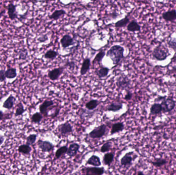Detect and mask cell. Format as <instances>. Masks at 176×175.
I'll return each mask as SVG.
<instances>
[{"label":"cell","mask_w":176,"mask_h":175,"mask_svg":"<svg viewBox=\"0 0 176 175\" xmlns=\"http://www.w3.org/2000/svg\"><path fill=\"white\" fill-rule=\"evenodd\" d=\"M124 51L125 49L123 46L119 45H115L107 51L106 55L112 60L113 64L117 65L124 58Z\"/></svg>","instance_id":"6da1fadb"},{"label":"cell","mask_w":176,"mask_h":175,"mask_svg":"<svg viewBox=\"0 0 176 175\" xmlns=\"http://www.w3.org/2000/svg\"><path fill=\"white\" fill-rule=\"evenodd\" d=\"M169 51L166 48L162 47L161 45L157 46L154 48L152 51V57L154 59L159 61H162L166 60L169 56Z\"/></svg>","instance_id":"7a4b0ae2"},{"label":"cell","mask_w":176,"mask_h":175,"mask_svg":"<svg viewBox=\"0 0 176 175\" xmlns=\"http://www.w3.org/2000/svg\"><path fill=\"white\" fill-rule=\"evenodd\" d=\"M107 128L105 124H101L96 128H94L89 134V136L92 139H100L106 134Z\"/></svg>","instance_id":"3957f363"},{"label":"cell","mask_w":176,"mask_h":175,"mask_svg":"<svg viewBox=\"0 0 176 175\" xmlns=\"http://www.w3.org/2000/svg\"><path fill=\"white\" fill-rule=\"evenodd\" d=\"M116 84L118 89L121 90H128L131 85V81L124 75H121L116 79Z\"/></svg>","instance_id":"277c9868"},{"label":"cell","mask_w":176,"mask_h":175,"mask_svg":"<svg viewBox=\"0 0 176 175\" xmlns=\"http://www.w3.org/2000/svg\"><path fill=\"white\" fill-rule=\"evenodd\" d=\"M161 105L162 107V112H171L176 106V102L171 98H166L161 102Z\"/></svg>","instance_id":"5b68a950"},{"label":"cell","mask_w":176,"mask_h":175,"mask_svg":"<svg viewBox=\"0 0 176 175\" xmlns=\"http://www.w3.org/2000/svg\"><path fill=\"white\" fill-rule=\"evenodd\" d=\"M58 131L62 136H66L73 133V127L68 122L64 123L58 126Z\"/></svg>","instance_id":"8992f818"},{"label":"cell","mask_w":176,"mask_h":175,"mask_svg":"<svg viewBox=\"0 0 176 175\" xmlns=\"http://www.w3.org/2000/svg\"><path fill=\"white\" fill-rule=\"evenodd\" d=\"M38 147L43 152H50L54 149V145L50 141L39 140L37 142Z\"/></svg>","instance_id":"52a82bcc"},{"label":"cell","mask_w":176,"mask_h":175,"mask_svg":"<svg viewBox=\"0 0 176 175\" xmlns=\"http://www.w3.org/2000/svg\"><path fill=\"white\" fill-rule=\"evenodd\" d=\"M54 105V102L52 100H46L41 104L39 106L40 112L42 115L46 116H48V112H49V109L50 107H52Z\"/></svg>","instance_id":"ba28073f"},{"label":"cell","mask_w":176,"mask_h":175,"mask_svg":"<svg viewBox=\"0 0 176 175\" xmlns=\"http://www.w3.org/2000/svg\"><path fill=\"white\" fill-rule=\"evenodd\" d=\"M63 67H62L54 68L48 73V77L51 81L58 80L63 73Z\"/></svg>","instance_id":"9c48e42d"},{"label":"cell","mask_w":176,"mask_h":175,"mask_svg":"<svg viewBox=\"0 0 176 175\" xmlns=\"http://www.w3.org/2000/svg\"><path fill=\"white\" fill-rule=\"evenodd\" d=\"M83 170H85L86 175H103L105 173V169L103 167H89Z\"/></svg>","instance_id":"30bf717a"},{"label":"cell","mask_w":176,"mask_h":175,"mask_svg":"<svg viewBox=\"0 0 176 175\" xmlns=\"http://www.w3.org/2000/svg\"><path fill=\"white\" fill-rule=\"evenodd\" d=\"M75 41L73 38L69 34H65L60 39V44L64 49L69 47L75 44Z\"/></svg>","instance_id":"8fae6325"},{"label":"cell","mask_w":176,"mask_h":175,"mask_svg":"<svg viewBox=\"0 0 176 175\" xmlns=\"http://www.w3.org/2000/svg\"><path fill=\"white\" fill-rule=\"evenodd\" d=\"M134 153L133 151L127 153L121 159V164L122 166L125 167H129L131 166L132 164L133 160V155Z\"/></svg>","instance_id":"7c38bea8"},{"label":"cell","mask_w":176,"mask_h":175,"mask_svg":"<svg viewBox=\"0 0 176 175\" xmlns=\"http://www.w3.org/2000/svg\"><path fill=\"white\" fill-rule=\"evenodd\" d=\"M16 7V5L12 3L9 4L7 6V13L8 17L12 21L15 20L16 18H17L18 15Z\"/></svg>","instance_id":"4fadbf2b"},{"label":"cell","mask_w":176,"mask_h":175,"mask_svg":"<svg viewBox=\"0 0 176 175\" xmlns=\"http://www.w3.org/2000/svg\"><path fill=\"white\" fill-rule=\"evenodd\" d=\"M163 19L167 22H172L176 20V10L175 9L168 10L163 12L162 15Z\"/></svg>","instance_id":"5bb4252c"},{"label":"cell","mask_w":176,"mask_h":175,"mask_svg":"<svg viewBox=\"0 0 176 175\" xmlns=\"http://www.w3.org/2000/svg\"><path fill=\"white\" fill-rule=\"evenodd\" d=\"M80 147H81V146L78 143H72L68 147L67 153V155L70 157H73L77 155Z\"/></svg>","instance_id":"9a60e30c"},{"label":"cell","mask_w":176,"mask_h":175,"mask_svg":"<svg viewBox=\"0 0 176 175\" xmlns=\"http://www.w3.org/2000/svg\"><path fill=\"white\" fill-rule=\"evenodd\" d=\"M87 165H92L94 167H99L101 164V159L96 155H92L89 158L86 162Z\"/></svg>","instance_id":"2e32d148"},{"label":"cell","mask_w":176,"mask_h":175,"mask_svg":"<svg viewBox=\"0 0 176 175\" xmlns=\"http://www.w3.org/2000/svg\"><path fill=\"white\" fill-rule=\"evenodd\" d=\"M123 107V104L121 102H113L108 106L107 111L109 112H117L121 110Z\"/></svg>","instance_id":"e0dca14e"},{"label":"cell","mask_w":176,"mask_h":175,"mask_svg":"<svg viewBox=\"0 0 176 175\" xmlns=\"http://www.w3.org/2000/svg\"><path fill=\"white\" fill-rule=\"evenodd\" d=\"M110 72V69L107 67H100L99 68L95 70L96 75L98 76V78L101 79L105 78L108 76Z\"/></svg>","instance_id":"ac0fdd59"},{"label":"cell","mask_w":176,"mask_h":175,"mask_svg":"<svg viewBox=\"0 0 176 175\" xmlns=\"http://www.w3.org/2000/svg\"><path fill=\"white\" fill-rule=\"evenodd\" d=\"M91 66V60L89 58H86L84 59L81 67L80 73L81 76H84L90 70Z\"/></svg>","instance_id":"d6986e66"},{"label":"cell","mask_w":176,"mask_h":175,"mask_svg":"<svg viewBox=\"0 0 176 175\" xmlns=\"http://www.w3.org/2000/svg\"><path fill=\"white\" fill-rule=\"evenodd\" d=\"M16 99L15 97L12 95H10L7 99L4 102L3 104V107L7 109H10L14 107V104L15 103Z\"/></svg>","instance_id":"ffe728a7"},{"label":"cell","mask_w":176,"mask_h":175,"mask_svg":"<svg viewBox=\"0 0 176 175\" xmlns=\"http://www.w3.org/2000/svg\"><path fill=\"white\" fill-rule=\"evenodd\" d=\"M141 27L135 20H132L127 26V29L129 32H136L141 31Z\"/></svg>","instance_id":"44dd1931"},{"label":"cell","mask_w":176,"mask_h":175,"mask_svg":"<svg viewBox=\"0 0 176 175\" xmlns=\"http://www.w3.org/2000/svg\"><path fill=\"white\" fill-rule=\"evenodd\" d=\"M124 129V124L123 122L115 123L112 126L110 134H115L116 133H120Z\"/></svg>","instance_id":"7402d4cb"},{"label":"cell","mask_w":176,"mask_h":175,"mask_svg":"<svg viewBox=\"0 0 176 175\" xmlns=\"http://www.w3.org/2000/svg\"><path fill=\"white\" fill-rule=\"evenodd\" d=\"M67 12L65 10L63 9H59V10H56L48 16V18L51 20L57 21L58 19H60L62 16L66 15Z\"/></svg>","instance_id":"603a6c76"},{"label":"cell","mask_w":176,"mask_h":175,"mask_svg":"<svg viewBox=\"0 0 176 175\" xmlns=\"http://www.w3.org/2000/svg\"><path fill=\"white\" fill-rule=\"evenodd\" d=\"M162 112V107L161 104L154 103L150 108V113L152 115H157Z\"/></svg>","instance_id":"cb8c5ba5"},{"label":"cell","mask_w":176,"mask_h":175,"mask_svg":"<svg viewBox=\"0 0 176 175\" xmlns=\"http://www.w3.org/2000/svg\"><path fill=\"white\" fill-rule=\"evenodd\" d=\"M115 158V154L112 153H107L103 157V163L105 165L110 166Z\"/></svg>","instance_id":"d4e9b609"},{"label":"cell","mask_w":176,"mask_h":175,"mask_svg":"<svg viewBox=\"0 0 176 175\" xmlns=\"http://www.w3.org/2000/svg\"><path fill=\"white\" fill-rule=\"evenodd\" d=\"M18 150L19 153L22 154L23 155H28L31 153L32 148L28 145L26 144H24L20 145L19 146Z\"/></svg>","instance_id":"484cf974"},{"label":"cell","mask_w":176,"mask_h":175,"mask_svg":"<svg viewBox=\"0 0 176 175\" xmlns=\"http://www.w3.org/2000/svg\"><path fill=\"white\" fill-rule=\"evenodd\" d=\"M100 102L98 100H91L88 102L85 105L86 109L89 111H93L95 109H96V107L99 105Z\"/></svg>","instance_id":"4316f807"},{"label":"cell","mask_w":176,"mask_h":175,"mask_svg":"<svg viewBox=\"0 0 176 175\" xmlns=\"http://www.w3.org/2000/svg\"><path fill=\"white\" fill-rule=\"evenodd\" d=\"M130 22V19L127 16L124 18L123 19H121L120 20L118 21L115 23V27L119 28H122L125 27V26L128 25V24Z\"/></svg>","instance_id":"83f0119b"},{"label":"cell","mask_w":176,"mask_h":175,"mask_svg":"<svg viewBox=\"0 0 176 175\" xmlns=\"http://www.w3.org/2000/svg\"><path fill=\"white\" fill-rule=\"evenodd\" d=\"M17 76V70L15 68H9L5 71L6 78L9 79L15 78Z\"/></svg>","instance_id":"f1b7e54d"},{"label":"cell","mask_w":176,"mask_h":175,"mask_svg":"<svg viewBox=\"0 0 176 175\" xmlns=\"http://www.w3.org/2000/svg\"><path fill=\"white\" fill-rule=\"evenodd\" d=\"M68 148L67 146H62L58 148L55 153V158L56 159H58L63 155L67 154Z\"/></svg>","instance_id":"f546056e"},{"label":"cell","mask_w":176,"mask_h":175,"mask_svg":"<svg viewBox=\"0 0 176 175\" xmlns=\"http://www.w3.org/2000/svg\"><path fill=\"white\" fill-rule=\"evenodd\" d=\"M168 161L165 159H162L161 158H156L155 160L151 162V163L152 165H154V167H161L163 165H165L168 163Z\"/></svg>","instance_id":"4dcf8cb0"},{"label":"cell","mask_w":176,"mask_h":175,"mask_svg":"<svg viewBox=\"0 0 176 175\" xmlns=\"http://www.w3.org/2000/svg\"><path fill=\"white\" fill-rule=\"evenodd\" d=\"M43 119V116L40 112H36L31 117V121L35 124H39Z\"/></svg>","instance_id":"1f68e13d"},{"label":"cell","mask_w":176,"mask_h":175,"mask_svg":"<svg viewBox=\"0 0 176 175\" xmlns=\"http://www.w3.org/2000/svg\"><path fill=\"white\" fill-rule=\"evenodd\" d=\"M106 52L104 50H101L98 53V54L96 55L95 58H94L93 61V63H101V62L102 61L103 59L104 58L105 56L106 55Z\"/></svg>","instance_id":"d6a6232c"},{"label":"cell","mask_w":176,"mask_h":175,"mask_svg":"<svg viewBox=\"0 0 176 175\" xmlns=\"http://www.w3.org/2000/svg\"><path fill=\"white\" fill-rule=\"evenodd\" d=\"M58 52L53 50H50L45 53L44 57L46 59L54 60L58 56Z\"/></svg>","instance_id":"836d02e7"},{"label":"cell","mask_w":176,"mask_h":175,"mask_svg":"<svg viewBox=\"0 0 176 175\" xmlns=\"http://www.w3.org/2000/svg\"><path fill=\"white\" fill-rule=\"evenodd\" d=\"M26 109L24 108V106L23 105L21 102H20L17 105V108L15 110V117H18V116H21L23 114H24Z\"/></svg>","instance_id":"e575fe53"},{"label":"cell","mask_w":176,"mask_h":175,"mask_svg":"<svg viewBox=\"0 0 176 175\" xmlns=\"http://www.w3.org/2000/svg\"><path fill=\"white\" fill-rule=\"evenodd\" d=\"M37 138V135L36 134H31L26 138V144L29 146L33 145L36 142Z\"/></svg>","instance_id":"d590c367"},{"label":"cell","mask_w":176,"mask_h":175,"mask_svg":"<svg viewBox=\"0 0 176 175\" xmlns=\"http://www.w3.org/2000/svg\"><path fill=\"white\" fill-rule=\"evenodd\" d=\"M111 147H112V143L111 142H107L101 146L100 151L101 153H106L109 151L111 148Z\"/></svg>","instance_id":"8d00e7d4"},{"label":"cell","mask_w":176,"mask_h":175,"mask_svg":"<svg viewBox=\"0 0 176 175\" xmlns=\"http://www.w3.org/2000/svg\"><path fill=\"white\" fill-rule=\"evenodd\" d=\"M28 56V53L25 49H23L19 53V59L21 60H25Z\"/></svg>","instance_id":"74e56055"},{"label":"cell","mask_w":176,"mask_h":175,"mask_svg":"<svg viewBox=\"0 0 176 175\" xmlns=\"http://www.w3.org/2000/svg\"><path fill=\"white\" fill-rule=\"evenodd\" d=\"M133 97V94L129 90H126V94L124 97V99L125 100L129 101L131 100Z\"/></svg>","instance_id":"f35d334b"},{"label":"cell","mask_w":176,"mask_h":175,"mask_svg":"<svg viewBox=\"0 0 176 175\" xmlns=\"http://www.w3.org/2000/svg\"><path fill=\"white\" fill-rule=\"evenodd\" d=\"M5 71L4 70H0V82H3L6 80Z\"/></svg>","instance_id":"ab89813d"},{"label":"cell","mask_w":176,"mask_h":175,"mask_svg":"<svg viewBox=\"0 0 176 175\" xmlns=\"http://www.w3.org/2000/svg\"><path fill=\"white\" fill-rule=\"evenodd\" d=\"M48 40V37L46 34H43L40 36L38 39V41L40 43L45 42Z\"/></svg>","instance_id":"60d3db41"},{"label":"cell","mask_w":176,"mask_h":175,"mask_svg":"<svg viewBox=\"0 0 176 175\" xmlns=\"http://www.w3.org/2000/svg\"><path fill=\"white\" fill-rule=\"evenodd\" d=\"M167 97L166 96H159L154 100V103H159V102H162L165 99H166Z\"/></svg>","instance_id":"b9f144b4"},{"label":"cell","mask_w":176,"mask_h":175,"mask_svg":"<svg viewBox=\"0 0 176 175\" xmlns=\"http://www.w3.org/2000/svg\"><path fill=\"white\" fill-rule=\"evenodd\" d=\"M168 44L169 45V47L173 48L174 49H176V42H174L173 40H169L168 42Z\"/></svg>","instance_id":"7bdbcfd3"},{"label":"cell","mask_w":176,"mask_h":175,"mask_svg":"<svg viewBox=\"0 0 176 175\" xmlns=\"http://www.w3.org/2000/svg\"><path fill=\"white\" fill-rule=\"evenodd\" d=\"M75 62L73 61L67 62L66 65H65V66L69 67L71 69V68L74 69L75 67Z\"/></svg>","instance_id":"ee69618b"},{"label":"cell","mask_w":176,"mask_h":175,"mask_svg":"<svg viewBox=\"0 0 176 175\" xmlns=\"http://www.w3.org/2000/svg\"><path fill=\"white\" fill-rule=\"evenodd\" d=\"M5 140V137L4 136H2L1 134H0V146L3 144Z\"/></svg>","instance_id":"f6af8a7d"},{"label":"cell","mask_w":176,"mask_h":175,"mask_svg":"<svg viewBox=\"0 0 176 175\" xmlns=\"http://www.w3.org/2000/svg\"><path fill=\"white\" fill-rule=\"evenodd\" d=\"M4 117V114L2 111H0V121L3 120Z\"/></svg>","instance_id":"bcb514c9"},{"label":"cell","mask_w":176,"mask_h":175,"mask_svg":"<svg viewBox=\"0 0 176 175\" xmlns=\"http://www.w3.org/2000/svg\"><path fill=\"white\" fill-rule=\"evenodd\" d=\"M137 175H145V174H144V173H143V172H142V171H138Z\"/></svg>","instance_id":"7dc6e473"},{"label":"cell","mask_w":176,"mask_h":175,"mask_svg":"<svg viewBox=\"0 0 176 175\" xmlns=\"http://www.w3.org/2000/svg\"><path fill=\"white\" fill-rule=\"evenodd\" d=\"M85 175V174H82V175Z\"/></svg>","instance_id":"c3c4849f"}]
</instances>
